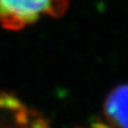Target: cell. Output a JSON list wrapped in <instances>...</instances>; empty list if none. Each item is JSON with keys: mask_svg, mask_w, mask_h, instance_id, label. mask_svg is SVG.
<instances>
[{"mask_svg": "<svg viewBox=\"0 0 128 128\" xmlns=\"http://www.w3.org/2000/svg\"><path fill=\"white\" fill-rule=\"evenodd\" d=\"M70 0H0V25L20 30L41 17H60L68 9Z\"/></svg>", "mask_w": 128, "mask_h": 128, "instance_id": "6da1fadb", "label": "cell"}, {"mask_svg": "<svg viewBox=\"0 0 128 128\" xmlns=\"http://www.w3.org/2000/svg\"><path fill=\"white\" fill-rule=\"evenodd\" d=\"M104 115L112 128H128V84L115 86L108 94Z\"/></svg>", "mask_w": 128, "mask_h": 128, "instance_id": "7a4b0ae2", "label": "cell"}, {"mask_svg": "<svg viewBox=\"0 0 128 128\" xmlns=\"http://www.w3.org/2000/svg\"><path fill=\"white\" fill-rule=\"evenodd\" d=\"M3 106H9V107H11L12 104H11V102H10V99L8 100L6 97H3V98L0 97V107H3Z\"/></svg>", "mask_w": 128, "mask_h": 128, "instance_id": "3957f363", "label": "cell"}]
</instances>
